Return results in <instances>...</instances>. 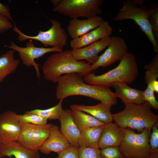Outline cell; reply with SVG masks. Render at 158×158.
Listing matches in <instances>:
<instances>
[{
  "mask_svg": "<svg viewBox=\"0 0 158 158\" xmlns=\"http://www.w3.org/2000/svg\"><path fill=\"white\" fill-rule=\"evenodd\" d=\"M2 142L1 140L0 137V144Z\"/></svg>",
  "mask_w": 158,
  "mask_h": 158,
  "instance_id": "74e56055",
  "label": "cell"
},
{
  "mask_svg": "<svg viewBox=\"0 0 158 158\" xmlns=\"http://www.w3.org/2000/svg\"><path fill=\"white\" fill-rule=\"evenodd\" d=\"M58 120L61 123L60 131L71 145L78 147L80 132L73 119L71 110H63Z\"/></svg>",
  "mask_w": 158,
  "mask_h": 158,
  "instance_id": "d6986e66",
  "label": "cell"
},
{
  "mask_svg": "<svg viewBox=\"0 0 158 158\" xmlns=\"http://www.w3.org/2000/svg\"><path fill=\"white\" fill-rule=\"evenodd\" d=\"M79 147L71 145L57 153V158H79Z\"/></svg>",
  "mask_w": 158,
  "mask_h": 158,
  "instance_id": "1f68e13d",
  "label": "cell"
},
{
  "mask_svg": "<svg viewBox=\"0 0 158 158\" xmlns=\"http://www.w3.org/2000/svg\"><path fill=\"white\" fill-rule=\"evenodd\" d=\"M25 47L16 45L13 42H11V45H5L14 51H17L22 63L27 67L33 66L36 72V75L39 79L40 73V65L35 60L42 56L45 54L50 52H59L63 50L55 48H44L36 47L32 40H30L26 44Z\"/></svg>",
  "mask_w": 158,
  "mask_h": 158,
  "instance_id": "30bf717a",
  "label": "cell"
},
{
  "mask_svg": "<svg viewBox=\"0 0 158 158\" xmlns=\"http://www.w3.org/2000/svg\"><path fill=\"white\" fill-rule=\"evenodd\" d=\"M112 32V28L109 22L104 20L95 29L80 37L72 39L70 47L72 49L84 47L102 39L110 37Z\"/></svg>",
  "mask_w": 158,
  "mask_h": 158,
  "instance_id": "4fadbf2b",
  "label": "cell"
},
{
  "mask_svg": "<svg viewBox=\"0 0 158 158\" xmlns=\"http://www.w3.org/2000/svg\"><path fill=\"white\" fill-rule=\"evenodd\" d=\"M71 110L74 121L80 132L88 128L103 126L105 124L82 111L75 109Z\"/></svg>",
  "mask_w": 158,
  "mask_h": 158,
  "instance_id": "d4e9b609",
  "label": "cell"
},
{
  "mask_svg": "<svg viewBox=\"0 0 158 158\" xmlns=\"http://www.w3.org/2000/svg\"><path fill=\"white\" fill-rule=\"evenodd\" d=\"M103 0H61L53 11L71 19L98 16L102 12Z\"/></svg>",
  "mask_w": 158,
  "mask_h": 158,
  "instance_id": "8992f818",
  "label": "cell"
},
{
  "mask_svg": "<svg viewBox=\"0 0 158 158\" xmlns=\"http://www.w3.org/2000/svg\"><path fill=\"white\" fill-rule=\"evenodd\" d=\"M19 120L22 124H30L37 125H45L47 124V119L37 114L25 112L23 114L19 115Z\"/></svg>",
  "mask_w": 158,
  "mask_h": 158,
  "instance_id": "4316f807",
  "label": "cell"
},
{
  "mask_svg": "<svg viewBox=\"0 0 158 158\" xmlns=\"http://www.w3.org/2000/svg\"><path fill=\"white\" fill-rule=\"evenodd\" d=\"M107 48L100 56L97 61L91 65V70L95 71L100 67H105L121 61L128 50L127 44L122 38L118 36L111 37Z\"/></svg>",
  "mask_w": 158,
  "mask_h": 158,
  "instance_id": "8fae6325",
  "label": "cell"
},
{
  "mask_svg": "<svg viewBox=\"0 0 158 158\" xmlns=\"http://www.w3.org/2000/svg\"><path fill=\"white\" fill-rule=\"evenodd\" d=\"M13 27L9 19L0 14V34L13 29Z\"/></svg>",
  "mask_w": 158,
  "mask_h": 158,
  "instance_id": "d6a6232c",
  "label": "cell"
},
{
  "mask_svg": "<svg viewBox=\"0 0 158 158\" xmlns=\"http://www.w3.org/2000/svg\"><path fill=\"white\" fill-rule=\"evenodd\" d=\"M61 0H51L50 1L54 7L56 6L60 2Z\"/></svg>",
  "mask_w": 158,
  "mask_h": 158,
  "instance_id": "8d00e7d4",
  "label": "cell"
},
{
  "mask_svg": "<svg viewBox=\"0 0 158 158\" xmlns=\"http://www.w3.org/2000/svg\"><path fill=\"white\" fill-rule=\"evenodd\" d=\"M111 106L100 102L94 106L74 104L71 105V109L82 111L92 116L106 124L112 122L113 114L111 113Z\"/></svg>",
  "mask_w": 158,
  "mask_h": 158,
  "instance_id": "7402d4cb",
  "label": "cell"
},
{
  "mask_svg": "<svg viewBox=\"0 0 158 158\" xmlns=\"http://www.w3.org/2000/svg\"><path fill=\"white\" fill-rule=\"evenodd\" d=\"M56 96L59 100L73 95L87 97L111 106L117 103L116 97L110 87L88 84L85 82L83 76L72 73L60 76L58 79Z\"/></svg>",
  "mask_w": 158,
  "mask_h": 158,
  "instance_id": "6da1fadb",
  "label": "cell"
},
{
  "mask_svg": "<svg viewBox=\"0 0 158 158\" xmlns=\"http://www.w3.org/2000/svg\"><path fill=\"white\" fill-rule=\"evenodd\" d=\"M152 88L154 92H158V81L157 80L154 81L152 83Z\"/></svg>",
  "mask_w": 158,
  "mask_h": 158,
  "instance_id": "e575fe53",
  "label": "cell"
},
{
  "mask_svg": "<svg viewBox=\"0 0 158 158\" xmlns=\"http://www.w3.org/2000/svg\"><path fill=\"white\" fill-rule=\"evenodd\" d=\"M19 115L11 111L0 114V137L2 142L17 141L22 129Z\"/></svg>",
  "mask_w": 158,
  "mask_h": 158,
  "instance_id": "7c38bea8",
  "label": "cell"
},
{
  "mask_svg": "<svg viewBox=\"0 0 158 158\" xmlns=\"http://www.w3.org/2000/svg\"><path fill=\"white\" fill-rule=\"evenodd\" d=\"M79 158H101L99 148L79 147Z\"/></svg>",
  "mask_w": 158,
  "mask_h": 158,
  "instance_id": "4dcf8cb0",
  "label": "cell"
},
{
  "mask_svg": "<svg viewBox=\"0 0 158 158\" xmlns=\"http://www.w3.org/2000/svg\"><path fill=\"white\" fill-rule=\"evenodd\" d=\"M0 14L6 17L10 21H13L8 4L5 5L0 2Z\"/></svg>",
  "mask_w": 158,
  "mask_h": 158,
  "instance_id": "836d02e7",
  "label": "cell"
},
{
  "mask_svg": "<svg viewBox=\"0 0 158 158\" xmlns=\"http://www.w3.org/2000/svg\"><path fill=\"white\" fill-rule=\"evenodd\" d=\"M110 39L111 37H106L84 47L72 49V55L77 61L85 60L92 65L97 60L99 53L108 46Z\"/></svg>",
  "mask_w": 158,
  "mask_h": 158,
  "instance_id": "5bb4252c",
  "label": "cell"
},
{
  "mask_svg": "<svg viewBox=\"0 0 158 158\" xmlns=\"http://www.w3.org/2000/svg\"><path fill=\"white\" fill-rule=\"evenodd\" d=\"M138 72L135 55L128 52L115 68L98 75L94 72L90 73L83 76V79L90 85L110 87L114 83L133 82L137 78Z\"/></svg>",
  "mask_w": 158,
  "mask_h": 158,
  "instance_id": "3957f363",
  "label": "cell"
},
{
  "mask_svg": "<svg viewBox=\"0 0 158 158\" xmlns=\"http://www.w3.org/2000/svg\"><path fill=\"white\" fill-rule=\"evenodd\" d=\"M151 129H145L139 133L126 129L119 146L125 158H148L150 153L149 138Z\"/></svg>",
  "mask_w": 158,
  "mask_h": 158,
  "instance_id": "52a82bcc",
  "label": "cell"
},
{
  "mask_svg": "<svg viewBox=\"0 0 158 158\" xmlns=\"http://www.w3.org/2000/svg\"><path fill=\"white\" fill-rule=\"evenodd\" d=\"M126 130V128H122L112 122L105 124L99 140V148L119 146L124 137Z\"/></svg>",
  "mask_w": 158,
  "mask_h": 158,
  "instance_id": "e0dca14e",
  "label": "cell"
},
{
  "mask_svg": "<svg viewBox=\"0 0 158 158\" xmlns=\"http://www.w3.org/2000/svg\"><path fill=\"white\" fill-rule=\"evenodd\" d=\"M145 82L147 85L146 89L143 91L144 100L148 102L152 108L158 110V102L152 88L153 83L157 80L158 77V53H156L151 62L145 65Z\"/></svg>",
  "mask_w": 158,
  "mask_h": 158,
  "instance_id": "2e32d148",
  "label": "cell"
},
{
  "mask_svg": "<svg viewBox=\"0 0 158 158\" xmlns=\"http://www.w3.org/2000/svg\"><path fill=\"white\" fill-rule=\"evenodd\" d=\"M110 87L115 88L114 93L116 97L120 98L125 104H140L145 102L143 91L132 88L126 83H114L111 84Z\"/></svg>",
  "mask_w": 158,
  "mask_h": 158,
  "instance_id": "44dd1931",
  "label": "cell"
},
{
  "mask_svg": "<svg viewBox=\"0 0 158 158\" xmlns=\"http://www.w3.org/2000/svg\"><path fill=\"white\" fill-rule=\"evenodd\" d=\"M0 83H1V82H0Z\"/></svg>",
  "mask_w": 158,
  "mask_h": 158,
  "instance_id": "f35d334b",
  "label": "cell"
},
{
  "mask_svg": "<svg viewBox=\"0 0 158 158\" xmlns=\"http://www.w3.org/2000/svg\"><path fill=\"white\" fill-rule=\"evenodd\" d=\"M104 126L90 127L81 131L78 140V147L99 148V141Z\"/></svg>",
  "mask_w": 158,
  "mask_h": 158,
  "instance_id": "603a6c76",
  "label": "cell"
},
{
  "mask_svg": "<svg viewBox=\"0 0 158 158\" xmlns=\"http://www.w3.org/2000/svg\"><path fill=\"white\" fill-rule=\"evenodd\" d=\"M148 158H158V153H150Z\"/></svg>",
  "mask_w": 158,
  "mask_h": 158,
  "instance_id": "d590c367",
  "label": "cell"
},
{
  "mask_svg": "<svg viewBox=\"0 0 158 158\" xmlns=\"http://www.w3.org/2000/svg\"><path fill=\"white\" fill-rule=\"evenodd\" d=\"M149 138L150 153H158V122L152 127Z\"/></svg>",
  "mask_w": 158,
  "mask_h": 158,
  "instance_id": "f546056e",
  "label": "cell"
},
{
  "mask_svg": "<svg viewBox=\"0 0 158 158\" xmlns=\"http://www.w3.org/2000/svg\"><path fill=\"white\" fill-rule=\"evenodd\" d=\"M71 145L60 132L58 126L52 124L49 136L39 151L44 154H48L51 152L58 153Z\"/></svg>",
  "mask_w": 158,
  "mask_h": 158,
  "instance_id": "ac0fdd59",
  "label": "cell"
},
{
  "mask_svg": "<svg viewBox=\"0 0 158 158\" xmlns=\"http://www.w3.org/2000/svg\"><path fill=\"white\" fill-rule=\"evenodd\" d=\"M143 0H127L119 9L113 20L120 21L127 19L134 20L151 43L154 51L158 53V44L148 21L149 9Z\"/></svg>",
  "mask_w": 158,
  "mask_h": 158,
  "instance_id": "5b68a950",
  "label": "cell"
},
{
  "mask_svg": "<svg viewBox=\"0 0 158 158\" xmlns=\"http://www.w3.org/2000/svg\"><path fill=\"white\" fill-rule=\"evenodd\" d=\"M91 65L84 61H78L73 57L71 50L55 52L48 57L42 67L45 79L53 83H57L61 76L78 73L83 76L90 73Z\"/></svg>",
  "mask_w": 158,
  "mask_h": 158,
  "instance_id": "7a4b0ae2",
  "label": "cell"
},
{
  "mask_svg": "<svg viewBox=\"0 0 158 158\" xmlns=\"http://www.w3.org/2000/svg\"><path fill=\"white\" fill-rule=\"evenodd\" d=\"M101 158H125L119 146L105 147L100 150Z\"/></svg>",
  "mask_w": 158,
  "mask_h": 158,
  "instance_id": "f1b7e54d",
  "label": "cell"
},
{
  "mask_svg": "<svg viewBox=\"0 0 158 158\" xmlns=\"http://www.w3.org/2000/svg\"><path fill=\"white\" fill-rule=\"evenodd\" d=\"M104 21L99 16L85 20L71 19L67 27L68 33L72 39L78 38L97 28Z\"/></svg>",
  "mask_w": 158,
  "mask_h": 158,
  "instance_id": "9a60e30c",
  "label": "cell"
},
{
  "mask_svg": "<svg viewBox=\"0 0 158 158\" xmlns=\"http://www.w3.org/2000/svg\"><path fill=\"white\" fill-rule=\"evenodd\" d=\"M15 51H8L0 57V82L3 81L8 75L13 73L17 68L20 62L14 59Z\"/></svg>",
  "mask_w": 158,
  "mask_h": 158,
  "instance_id": "cb8c5ba5",
  "label": "cell"
},
{
  "mask_svg": "<svg viewBox=\"0 0 158 158\" xmlns=\"http://www.w3.org/2000/svg\"><path fill=\"white\" fill-rule=\"evenodd\" d=\"M148 21L155 39L158 43V7L153 5L148 8Z\"/></svg>",
  "mask_w": 158,
  "mask_h": 158,
  "instance_id": "83f0119b",
  "label": "cell"
},
{
  "mask_svg": "<svg viewBox=\"0 0 158 158\" xmlns=\"http://www.w3.org/2000/svg\"><path fill=\"white\" fill-rule=\"evenodd\" d=\"M147 102L140 104H125L122 111L113 114V120L120 127L136 130L140 132L145 129H151L158 122V116L151 110Z\"/></svg>",
  "mask_w": 158,
  "mask_h": 158,
  "instance_id": "277c9868",
  "label": "cell"
},
{
  "mask_svg": "<svg viewBox=\"0 0 158 158\" xmlns=\"http://www.w3.org/2000/svg\"><path fill=\"white\" fill-rule=\"evenodd\" d=\"M52 125L22 124L21 130L17 141L28 149L39 151L49 136Z\"/></svg>",
  "mask_w": 158,
  "mask_h": 158,
  "instance_id": "9c48e42d",
  "label": "cell"
},
{
  "mask_svg": "<svg viewBox=\"0 0 158 158\" xmlns=\"http://www.w3.org/2000/svg\"><path fill=\"white\" fill-rule=\"evenodd\" d=\"M49 20L52 24L51 28L46 31L40 30L36 36H30L24 34L14 23L13 30L18 35V40L20 42L28 40H36L41 42L45 47L49 46L63 50L68 41L67 33L62 27L60 21L55 19Z\"/></svg>",
  "mask_w": 158,
  "mask_h": 158,
  "instance_id": "ba28073f",
  "label": "cell"
},
{
  "mask_svg": "<svg viewBox=\"0 0 158 158\" xmlns=\"http://www.w3.org/2000/svg\"><path fill=\"white\" fill-rule=\"evenodd\" d=\"M63 100L62 99L60 100L58 103L56 105L48 109H37L29 111L39 115L47 120L58 119L63 110L62 108Z\"/></svg>",
  "mask_w": 158,
  "mask_h": 158,
  "instance_id": "484cf974",
  "label": "cell"
},
{
  "mask_svg": "<svg viewBox=\"0 0 158 158\" xmlns=\"http://www.w3.org/2000/svg\"><path fill=\"white\" fill-rule=\"evenodd\" d=\"M15 158H40L39 151L28 149L17 141L0 144V157H5Z\"/></svg>",
  "mask_w": 158,
  "mask_h": 158,
  "instance_id": "ffe728a7",
  "label": "cell"
}]
</instances>
